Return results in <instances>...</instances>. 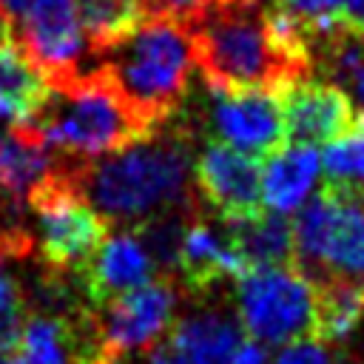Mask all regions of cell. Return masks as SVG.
<instances>
[{
	"label": "cell",
	"instance_id": "obj_18",
	"mask_svg": "<svg viewBox=\"0 0 364 364\" xmlns=\"http://www.w3.org/2000/svg\"><path fill=\"white\" fill-rule=\"evenodd\" d=\"M46 97L48 80L26 57V51L9 31V37L0 43V102L11 105L23 117V125H28L43 108Z\"/></svg>",
	"mask_w": 364,
	"mask_h": 364
},
{
	"label": "cell",
	"instance_id": "obj_10",
	"mask_svg": "<svg viewBox=\"0 0 364 364\" xmlns=\"http://www.w3.org/2000/svg\"><path fill=\"white\" fill-rule=\"evenodd\" d=\"M208 119L222 145L253 159L276 154L287 139L282 102L270 88H208Z\"/></svg>",
	"mask_w": 364,
	"mask_h": 364
},
{
	"label": "cell",
	"instance_id": "obj_30",
	"mask_svg": "<svg viewBox=\"0 0 364 364\" xmlns=\"http://www.w3.org/2000/svg\"><path fill=\"white\" fill-rule=\"evenodd\" d=\"M0 262H3V256H0Z\"/></svg>",
	"mask_w": 364,
	"mask_h": 364
},
{
	"label": "cell",
	"instance_id": "obj_23",
	"mask_svg": "<svg viewBox=\"0 0 364 364\" xmlns=\"http://www.w3.org/2000/svg\"><path fill=\"white\" fill-rule=\"evenodd\" d=\"M216 0H145L148 17H171L182 26H193Z\"/></svg>",
	"mask_w": 364,
	"mask_h": 364
},
{
	"label": "cell",
	"instance_id": "obj_12",
	"mask_svg": "<svg viewBox=\"0 0 364 364\" xmlns=\"http://www.w3.org/2000/svg\"><path fill=\"white\" fill-rule=\"evenodd\" d=\"M193 179L208 205L222 219L262 210V165L222 142H208L193 159Z\"/></svg>",
	"mask_w": 364,
	"mask_h": 364
},
{
	"label": "cell",
	"instance_id": "obj_13",
	"mask_svg": "<svg viewBox=\"0 0 364 364\" xmlns=\"http://www.w3.org/2000/svg\"><path fill=\"white\" fill-rule=\"evenodd\" d=\"M245 333L222 310H199L173 321L171 333L151 347L148 364H230Z\"/></svg>",
	"mask_w": 364,
	"mask_h": 364
},
{
	"label": "cell",
	"instance_id": "obj_26",
	"mask_svg": "<svg viewBox=\"0 0 364 364\" xmlns=\"http://www.w3.org/2000/svg\"><path fill=\"white\" fill-rule=\"evenodd\" d=\"M341 26L364 37V0H344L341 3Z\"/></svg>",
	"mask_w": 364,
	"mask_h": 364
},
{
	"label": "cell",
	"instance_id": "obj_1",
	"mask_svg": "<svg viewBox=\"0 0 364 364\" xmlns=\"http://www.w3.org/2000/svg\"><path fill=\"white\" fill-rule=\"evenodd\" d=\"M191 139L185 131L156 128L145 139L91 162L74 165V179L91 208L125 228L193 210Z\"/></svg>",
	"mask_w": 364,
	"mask_h": 364
},
{
	"label": "cell",
	"instance_id": "obj_22",
	"mask_svg": "<svg viewBox=\"0 0 364 364\" xmlns=\"http://www.w3.org/2000/svg\"><path fill=\"white\" fill-rule=\"evenodd\" d=\"M341 3L344 0H276V9L296 17L310 34L313 43L341 26Z\"/></svg>",
	"mask_w": 364,
	"mask_h": 364
},
{
	"label": "cell",
	"instance_id": "obj_25",
	"mask_svg": "<svg viewBox=\"0 0 364 364\" xmlns=\"http://www.w3.org/2000/svg\"><path fill=\"white\" fill-rule=\"evenodd\" d=\"M270 361H273L270 350L264 344H259V341H253V338L245 336V341L236 347L230 364H270Z\"/></svg>",
	"mask_w": 364,
	"mask_h": 364
},
{
	"label": "cell",
	"instance_id": "obj_6",
	"mask_svg": "<svg viewBox=\"0 0 364 364\" xmlns=\"http://www.w3.org/2000/svg\"><path fill=\"white\" fill-rule=\"evenodd\" d=\"M318 287L299 267H253L236 279V313L247 338L287 347L316 333Z\"/></svg>",
	"mask_w": 364,
	"mask_h": 364
},
{
	"label": "cell",
	"instance_id": "obj_14",
	"mask_svg": "<svg viewBox=\"0 0 364 364\" xmlns=\"http://www.w3.org/2000/svg\"><path fill=\"white\" fill-rule=\"evenodd\" d=\"M154 276H156L154 259L148 256L139 236L131 228H125L119 233H108V239L94 253V259L82 267L80 282L85 301L91 304V310H97L117 296H125L136 287L156 282Z\"/></svg>",
	"mask_w": 364,
	"mask_h": 364
},
{
	"label": "cell",
	"instance_id": "obj_2",
	"mask_svg": "<svg viewBox=\"0 0 364 364\" xmlns=\"http://www.w3.org/2000/svg\"><path fill=\"white\" fill-rule=\"evenodd\" d=\"M100 68L134 114L156 131L191 91L196 68L193 34L171 17H145L125 40L102 51Z\"/></svg>",
	"mask_w": 364,
	"mask_h": 364
},
{
	"label": "cell",
	"instance_id": "obj_15",
	"mask_svg": "<svg viewBox=\"0 0 364 364\" xmlns=\"http://www.w3.org/2000/svg\"><path fill=\"white\" fill-rule=\"evenodd\" d=\"M176 270L182 273V279L191 290L202 293V290H210L213 284H219L222 279L245 276L247 264L230 245L225 228H213L210 222L191 219L182 233Z\"/></svg>",
	"mask_w": 364,
	"mask_h": 364
},
{
	"label": "cell",
	"instance_id": "obj_24",
	"mask_svg": "<svg viewBox=\"0 0 364 364\" xmlns=\"http://www.w3.org/2000/svg\"><path fill=\"white\" fill-rule=\"evenodd\" d=\"M270 364H333V355L330 350L316 341V338H304V341H296V344H287L282 347Z\"/></svg>",
	"mask_w": 364,
	"mask_h": 364
},
{
	"label": "cell",
	"instance_id": "obj_8",
	"mask_svg": "<svg viewBox=\"0 0 364 364\" xmlns=\"http://www.w3.org/2000/svg\"><path fill=\"white\" fill-rule=\"evenodd\" d=\"M11 37L40 68L48 85L74 80L85 71L82 60L88 40L82 34L74 0H31L11 26Z\"/></svg>",
	"mask_w": 364,
	"mask_h": 364
},
{
	"label": "cell",
	"instance_id": "obj_21",
	"mask_svg": "<svg viewBox=\"0 0 364 364\" xmlns=\"http://www.w3.org/2000/svg\"><path fill=\"white\" fill-rule=\"evenodd\" d=\"M364 318V282H324L318 287L316 336L344 341Z\"/></svg>",
	"mask_w": 364,
	"mask_h": 364
},
{
	"label": "cell",
	"instance_id": "obj_5",
	"mask_svg": "<svg viewBox=\"0 0 364 364\" xmlns=\"http://www.w3.org/2000/svg\"><path fill=\"white\" fill-rule=\"evenodd\" d=\"M77 159H65L43 176L26 196L37 222V250L48 273H82L111 233V222L100 216L74 179Z\"/></svg>",
	"mask_w": 364,
	"mask_h": 364
},
{
	"label": "cell",
	"instance_id": "obj_29",
	"mask_svg": "<svg viewBox=\"0 0 364 364\" xmlns=\"http://www.w3.org/2000/svg\"><path fill=\"white\" fill-rule=\"evenodd\" d=\"M9 31H11V26H9V20H6L3 14H0V43H3L6 37H9Z\"/></svg>",
	"mask_w": 364,
	"mask_h": 364
},
{
	"label": "cell",
	"instance_id": "obj_20",
	"mask_svg": "<svg viewBox=\"0 0 364 364\" xmlns=\"http://www.w3.org/2000/svg\"><path fill=\"white\" fill-rule=\"evenodd\" d=\"M321 171L327 191L364 196V114H355V122L321 148Z\"/></svg>",
	"mask_w": 364,
	"mask_h": 364
},
{
	"label": "cell",
	"instance_id": "obj_31",
	"mask_svg": "<svg viewBox=\"0 0 364 364\" xmlns=\"http://www.w3.org/2000/svg\"><path fill=\"white\" fill-rule=\"evenodd\" d=\"M0 358H3V355H0Z\"/></svg>",
	"mask_w": 364,
	"mask_h": 364
},
{
	"label": "cell",
	"instance_id": "obj_7",
	"mask_svg": "<svg viewBox=\"0 0 364 364\" xmlns=\"http://www.w3.org/2000/svg\"><path fill=\"white\" fill-rule=\"evenodd\" d=\"M296 259L324 282H364V196L321 191L293 222Z\"/></svg>",
	"mask_w": 364,
	"mask_h": 364
},
{
	"label": "cell",
	"instance_id": "obj_17",
	"mask_svg": "<svg viewBox=\"0 0 364 364\" xmlns=\"http://www.w3.org/2000/svg\"><path fill=\"white\" fill-rule=\"evenodd\" d=\"M222 228L245 259L247 270L253 267H282L296 256L293 250V225L284 216L267 213L264 208L250 216L222 219Z\"/></svg>",
	"mask_w": 364,
	"mask_h": 364
},
{
	"label": "cell",
	"instance_id": "obj_4",
	"mask_svg": "<svg viewBox=\"0 0 364 364\" xmlns=\"http://www.w3.org/2000/svg\"><path fill=\"white\" fill-rule=\"evenodd\" d=\"M191 34L208 88L279 91L307 77L273 46L259 0H216L191 26Z\"/></svg>",
	"mask_w": 364,
	"mask_h": 364
},
{
	"label": "cell",
	"instance_id": "obj_9",
	"mask_svg": "<svg viewBox=\"0 0 364 364\" xmlns=\"http://www.w3.org/2000/svg\"><path fill=\"white\" fill-rule=\"evenodd\" d=\"M173 313L176 290L165 279H156L91 310L100 347L114 364H119V358L131 350L159 344L173 327Z\"/></svg>",
	"mask_w": 364,
	"mask_h": 364
},
{
	"label": "cell",
	"instance_id": "obj_27",
	"mask_svg": "<svg viewBox=\"0 0 364 364\" xmlns=\"http://www.w3.org/2000/svg\"><path fill=\"white\" fill-rule=\"evenodd\" d=\"M31 0H0V14L9 20V26H14L20 20V14L28 9Z\"/></svg>",
	"mask_w": 364,
	"mask_h": 364
},
{
	"label": "cell",
	"instance_id": "obj_11",
	"mask_svg": "<svg viewBox=\"0 0 364 364\" xmlns=\"http://www.w3.org/2000/svg\"><path fill=\"white\" fill-rule=\"evenodd\" d=\"M276 94L282 102L284 134L293 145H327L355 122L347 91L333 82L301 77L287 82Z\"/></svg>",
	"mask_w": 364,
	"mask_h": 364
},
{
	"label": "cell",
	"instance_id": "obj_28",
	"mask_svg": "<svg viewBox=\"0 0 364 364\" xmlns=\"http://www.w3.org/2000/svg\"><path fill=\"white\" fill-rule=\"evenodd\" d=\"M347 88L353 91V97L358 100V105H361V114H364V60H361V65L355 68V74L347 80Z\"/></svg>",
	"mask_w": 364,
	"mask_h": 364
},
{
	"label": "cell",
	"instance_id": "obj_19",
	"mask_svg": "<svg viewBox=\"0 0 364 364\" xmlns=\"http://www.w3.org/2000/svg\"><path fill=\"white\" fill-rule=\"evenodd\" d=\"M88 48L108 51L125 40L145 17V0H74Z\"/></svg>",
	"mask_w": 364,
	"mask_h": 364
},
{
	"label": "cell",
	"instance_id": "obj_3",
	"mask_svg": "<svg viewBox=\"0 0 364 364\" xmlns=\"http://www.w3.org/2000/svg\"><path fill=\"white\" fill-rule=\"evenodd\" d=\"M28 128H34L51 151L77 162L117 154L154 134L100 65L85 68L74 80L48 85V97Z\"/></svg>",
	"mask_w": 364,
	"mask_h": 364
},
{
	"label": "cell",
	"instance_id": "obj_16",
	"mask_svg": "<svg viewBox=\"0 0 364 364\" xmlns=\"http://www.w3.org/2000/svg\"><path fill=\"white\" fill-rule=\"evenodd\" d=\"M321 156L310 145H284L264 156L262 165V208L276 216L299 213L316 188Z\"/></svg>",
	"mask_w": 364,
	"mask_h": 364
}]
</instances>
